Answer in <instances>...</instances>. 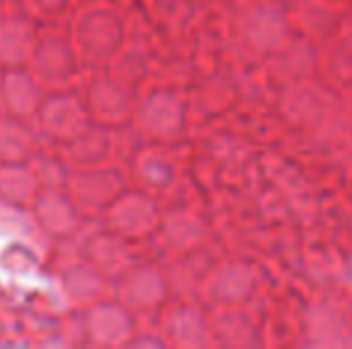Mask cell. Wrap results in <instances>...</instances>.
<instances>
[{
	"label": "cell",
	"mask_w": 352,
	"mask_h": 349,
	"mask_svg": "<svg viewBox=\"0 0 352 349\" xmlns=\"http://www.w3.org/2000/svg\"><path fill=\"white\" fill-rule=\"evenodd\" d=\"M343 112V93L326 84L321 77L283 88V115L302 132H321Z\"/></svg>",
	"instance_id": "1"
},
{
	"label": "cell",
	"mask_w": 352,
	"mask_h": 349,
	"mask_svg": "<svg viewBox=\"0 0 352 349\" xmlns=\"http://www.w3.org/2000/svg\"><path fill=\"white\" fill-rule=\"evenodd\" d=\"M290 5L269 3V0H250L240 14V36L245 48L254 56L271 58L278 48L295 36Z\"/></svg>",
	"instance_id": "2"
},
{
	"label": "cell",
	"mask_w": 352,
	"mask_h": 349,
	"mask_svg": "<svg viewBox=\"0 0 352 349\" xmlns=\"http://www.w3.org/2000/svg\"><path fill=\"white\" fill-rule=\"evenodd\" d=\"M266 60L271 65L274 82H278L283 88L319 77V46L302 34H295Z\"/></svg>",
	"instance_id": "3"
},
{
	"label": "cell",
	"mask_w": 352,
	"mask_h": 349,
	"mask_svg": "<svg viewBox=\"0 0 352 349\" xmlns=\"http://www.w3.org/2000/svg\"><path fill=\"white\" fill-rule=\"evenodd\" d=\"M319 77L338 93L352 91V3L345 5L338 34L319 48Z\"/></svg>",
	"instance_id": "4"
},
{
	"label": "cell",
	"mask_w": 352,
	"mask_h": 349,
	"mask_svg": "<svg viewBox=\"0 0 352 349\" xmlns=\"http://www.w3.org/2000/svg\"><path fill=\"white\" fill-rule=\"evenodd\" d=\"M343 12L345 5H331L324 0H292L290 3L295 32L314 41L319 48L338 34L343 24Z\"/></svg>",
	"instance_id": "5"
},
{
	"label": "cell",
	"mask_w": 352,
	"mask_h": 349,
	"mask_svg": "<svg viewBox=\"0 0 352 349\" xmlns=\"http://www.w3.org/2000/svg\"><path fill=\"white\" fill-rule=\"evenodd\" d=\"M216 280V299L223 306H254L259 297V273L250 258L223 263Z\"/></svg>",
	"instance_id": "6"
},
{
	"label": "cell",
	"mask_w": 352,
	"mask_h": 349,
	"mask_svg": "<svg viewBox=\"0 0 352 349\" xmlns=\"http://www.w3.org/2000/svg\"><path fill=\"white\" fill-rule=\"evenodd\" d=\"M221 342L228 347H266V323L254 306H228L221 318Z\"/></svg>",
	"instance_id": "7"
},
{
	"label": "cell",
	"mask_w": 352,
	"mask_h": 349,
	"mask_svg": "<svg viewBox=\"0 0 352 349\" xmlns=\"http://www.w3.org/2000/svg\"><path fill=\"white\" fill-rule=\"evenodd\" d=\"M343 112L348 115V120L352 122V91L343 93Z\"/></svg>",
	"instance_id": "8"
},
{
	"label": "cell",
	"mask_w": 352,
	"mask_h": 349,
	"mask_svg": "<svg viewBox=\"0 0 352 349\" xmlns=\"http://www.w3.org/2000/svg\"><path fill=\"white\" fill-rule=\"evenodd\" d=\"M348 186H350V196H352V158H350V165H348Z\"/></svg>",
	"instance_id": "9"
},
{
	"label": "cell",
	"mask_w": 352,
	"mask_h": 349,
	"mask_svg": "<svg viewBox=\"0 0 352 349\" xmlns=\"http://www.w3.org/2000/svg\"><path fill=\"white\" fill-rule=\"evenodd\" d=\"M324 3H331V5H348L350 0H324Z\"/></svg>",
	"instance_id": "10"
},
{
	"label": "cell",
	"mask_w": 352,
	"mask_h": 349,
	"mask_svg": "<svg viewBox=\"0 0 352 349\" xmlns=\"http://www.w3.org/2000/svg\"><path fill=\"white\" fill-rule=\"evenodd\" d=\"M269 3H280V5H290L292 0H269Z\"/></svg>",
	"instance_id": "11"
},
{
	"label": "cell",
	"mask_w": 352,
	"mask_h": 349,
	"mask_svg": "<svg viewBox=\"0 0 352 349\" xmlns=\"http://www.w3.org/2000/svg\"><path fill=\"white\" fill-rule=\"evenodd\" d=\"M350 3H352V0H350Z\"/></svg>",
	"instance_id": "12"
}]
</instances>
